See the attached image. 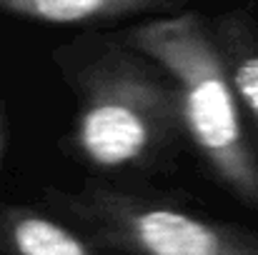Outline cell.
<instances>
[{
  "mask_svg": "<svg viewBox=\"0 0 258 255\" xmlns=\"http://www.w3.org/2000/svg\"><path fill=\"white\" fill-rule=\"evenodd\" d=\"M58 60L78 93L76 155L100 173L156 168L183 138L178 93L166 70L125 43Z\"/></svg>",
  "mask_w": 258,
  "mask_h": 255,
  "instance_id": "6da1fadb",
  "label": "cell"
},
{
  "mask_svg": "<svg viewBox=\"0 0 258 255\" xmlns=\"http://www.w3.org/2000/svg\"><path fill=\"white\" fill-rule=\"evenodd\" d=\"M123 43L166 70L178 93L183 135L208 173L258 213L256 155L211 23L196 10H178L131 28Z\"/></svg>",
  "mask_w": 258,
  "mask_h": 255,
  "instance_id": "7a4b0ae2",
  "label": "cell"
},
{
  "mask_svg": "<svg viewBox=\"0 0 258 255\" xmlns=\"http://www.w3.org/2000/svg\"><path fill=\"white\" fill-rule=\"evenodd\" d=\"M43 203L93 245L123 255H258V233L108 185L45 188Z\"/></svg>",
  "mask_w": 258,
  "mask_h": 255,
  "instance_id": "3957f363",
  "label": "cell"
},
{
  "mask_svg": "<svg viewBox=\"0 0 258 255\" xmlns=\"http://www.w3.org/2000/svg\"><path fill=\"white\" fill-rule=\"evenodd\" d=\"M211 30L236 88L258 165V25L246 10H228L213 20Z\"/></svg>",
  "mask_w": 258,
  "mask_h": 255,
  "instance_id": "277c9868",
  "label": "cell"
},
{
  "mask_svg": "<svg viewBox=\"0 0 258 255\" xmlns=\"http://www.w3.org/2000/svg\"><path fill=\"white\" fill-rule=\"evenodd\" d=\"M0 255H103L73 225L25 205H0Z\"/></svg>",
  "mask_w": 258,
  "mask_h": 255,
  "instance_id": "5b68a950",
  "label": "cell"
},
{
  "mask_svg": "<svg viewBox=\"0 0 258 255\" xmlns=\"http://www.w3.org/2000/svg\"><path fill=\"white\" fill-rule=\"evenodd\" d=\"M183 0H0V13L48 25L105 23L138 15H173Z\"/></svg>",
  "mask_w": 258,
  "mask_h": 255,
  "instance_id": "8992f818",
  "label": "cell"
},
{
  "mask_svg": "<svg viewBox=\"0 0 258 255\" xmlns=\"http://www.w3.org/2000/svg\"><path fill=\"white\" fill-rule=\"evenodd\" d=\"M3 155H5V123H3V113H0V165H3Z\"/></svg>",
  "mask_w": 258,
  "mask_h": 255,
  "instance_id": "52a82bcc",
  "label": "cell"
}]
</instances>
